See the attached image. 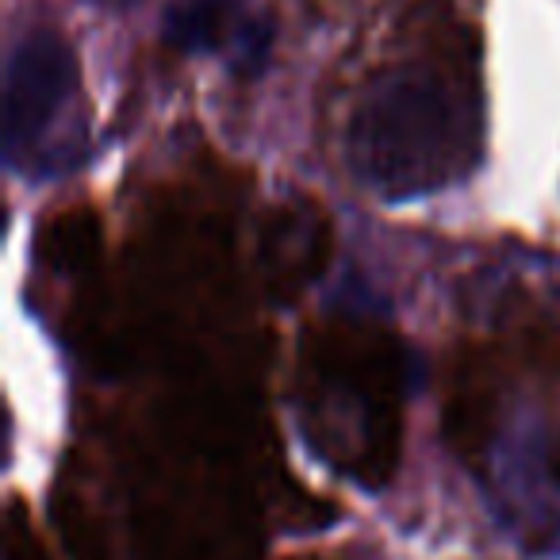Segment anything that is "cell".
I'll use <instances>...</instances> for the list:
<instances>
[{
	"mask_svg": "<svg viewBox=\"0 0 560 560\" xmlns=\"http://www.w3.org/2000/svg\"><path fill=\"white\" fill-rule=\"evenodd\" d=\"M353 154L361 173L392 192L457 177L476 154V96L460 85V66L430 47L392 66L361 104Z\"/></svg>",
	"mask_w": 560,
	"mask_h": 560,
	"instance_id": "cell-1",
	"label": "cell"
},
{
	"mask_svg": "<svg viewBox=\"0 0 560 560\" xmlns=\"http://www.w3.org/2000/svg\"><path fill=\"white\" fill-rule=\"evenodd\" d=\"M404 369L388 335L335 323L312 335L304 350V384L312 427L327 453L365 483H384L399 453Z\"/></svg>",
	"mask_w": 560,
	"mask_h": 560,
	"instance_id": "cell-2",
	"label": "cell"
},
{
	"mask_svg": "<svg viewBox=\"0 0 560 560\" xmlns=\"http://www.w3.org/2000/svg\"><path fill=\"white\" fill-rule=\"evenodd\" d=\"M495 369L480 350H457L445 369V434L468 460H480L495 434Z\"/></svg>",
	"mask_w": 560,
	"mask_h": 560,
	"instance_id": "cell-3",
	"label": "cell"
},
{
	"mask_svg": "<svg viewBox=\"0 0 560 560\" xmlns=\"http://www.w3.org/2000/svg\"><path fill=\"white\" fill-rule=\"evenodd\" d=\"M557 460H560V453H557Z\"/></svg>",
	"mask_w": 560,
	"mask_h": 560,
	"instance_id": "cell-4",
	"label": "cell"
}]
</instances>
